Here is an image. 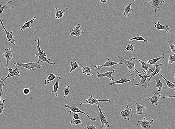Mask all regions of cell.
<instances>
[{"instance_id":"1","label":"cell","mask_w":175,"mask_h":129,"mask_svg":"<svg viewBox=\"0 0 175 129\" xmlns=\"http://www.w3.org/2000/svg\"><path fill=\"white\" fill-rule=\"evenodd\" d=\"M40 39L39 38L37 40H35V42L37 43V46L36 47V49L38 51L37 53H36V57L38 58L39 60H40L41 62H45L48 64H52V65H54L56 64L55 62L53 61L52 62H50V59H48L47 58V55L45 54V53H44L43 51H42L40 48Z\"/></svg>"},{"instance_id":"2","label":"cell","mask_w":175,"mask_h":129,"mask_svg":"<svg viewBox=\"0 0 175 129\" xmlns=\"http://www.w3.org/2000/svg\"><path fill=\"white\" fill-rule=\"evenodd\" d=\"M14 64L15 66H19L26 68L29 71H34L37 68L39 69L42 67V64L39 60L35 62H33L31 61V62L25 63V64L14 63Z\"/></svg>"},{"instance_id":"3","label":"cell","mask_w":175,"mask_h":129,"mask_svg":"<svg viewBox=\"0 0 175 129\" xmlns=\"http://www.w3.org/2000/svg\"><path fill=\"white\" fill-rule=\"evenodd\" d=\"M118 57L121 60L120 62L125 64L127 67L128 69V71L130 74L131 75L134 74H135L134 70L135 71V70L136 69L135 68V64L136 63V59L135 58H132L131 60H125L123 58L120 57L119 56H118Z\"/></svg>"},{"instance_id":"4","label":"cell","mask_w":175,"mask_h":129,"mask_svg":"<svg viewBox=\"0 0 175 129\" xmlns=\"http://www.w3.org/2000/svg\"><path fill=\"white\" fill-rule=\"evenodd\" d=\"M97 105L98 109L100 112V120L101 122V129H107L110 127L109 123L104 114L102 111L100 107V103L99 102L96 103Z\"/></svg>"},{"instance_id":"5","label":"cell","mask_w":175,"mask_h":129,"mask_svg":"<svg viewBox=\"0 0 175 129\" xmlns=\"http://www.w3.org/2000/svg\"><path fill=\"white\" fill-rule=\"evenodd\" d=\"M65 107L70 109V110L69 111V113H70V114H71L72 112L74 113H78H78H81V114H83L86 115V116L89 118V119L91 121V122L95 121L96 120V118H91L88 114H86L85 112L80 110V109L77 107H72V106H69L68 105H65Z\"/></svg>"},{"instance_id":"6","label":"cell","mask_w":175,"mask_h":129,"mask_svg":"<svg viewBox=\"0 0 175 129\" xmlns=\"http://www.w3.org/2000/svg\"><path fill=\"white\" fill-rule=\"evenodd\" d=\"M110 102L111 101L110 100L108 99V98H107L105 100L96 99V98H93V96L92 95L90 96L86 100L85 102L81 103L80 105H81L83 104H90V105H92L96 104L98 102Z\"/></svg>"},{"instance_id":"7","label":"cell","mask_w":175,"mask_h":129,"mask_svg":"<svg viewBox=\"0 0 175 129\" xmlns=\"http://www.w3.org/2000/svg\"><path fill=\"white\" fill-rule=\"evenodd\" d=\"M3 56L6 60V65L5 66V68H7L8 67L9 62L12 60L14 56L11 47H10L8 49H5V52L3 54Z\"/></svg>"},{"instance_id":"8","label":"cell","mask_w":175,"mask_h":129,"mask_svg":"<svg viewBox=\"0 0 175 129\" xmlns=\"http://www.w3.org/2000/svg\"><path fill=\"white\" fill-rule=\"evenodd\" d=\"M162 66V64H158L157 65H156V69L151 74V76L147 79L145 83L143 85L145 89H147V87L149 86L150 83V80L152 78V77L160 73L161 71Z\"/></svg>"},{"instance_id":"9","label":"cell","mask_w":175,"mask_h":129,"mask_svg":"<svg viewBox=\"0 0 175 129\" xmlns=\"http://www.w3.org/2000/svg\"><path fill=\"white\" fill-rule=\"evenodd\" d=\"M81 28L80 24H78L76 26L74 27L73 29L70 30V35L72 36H76L77 37H79L82 35H84V33L81 29Z\"/></svg>"},{"instance_id":"10","label":"cell","mask_w":175,"mask_h":129,"mask_svg":"<svg viewBox=\"0 0 175 129\" xmlns=\"http://www.w3.org/2000/svg\"><path fill=\"white\" fill-rule=\"evenodd\" d=\"M129 105H127L125 109L121 111L120 114L123 118L127 120H129L130 119V118L133 117L132 113V109L129 108Z\"/></svg>"},{"instance_id":"11","label":"cell","mask_w":175,"mask_h":129,"mask_svg":"<svg viewBox=\"0 0 175 129\" xmlns=\"http://www.w3.org/2000/svg\"><path fill=\"white\" fill-rule=\"evenodd\" d=\"M117 64H116L115 66L113 68V70L112 71H108L106 72H105L104 73L101 74L100 73V72H96V75L97 76L98 78H100L101 77H108L109 78V80L111 81H113L114 80V78L112 74L114 72L116 71V70H115Z\"/></svg>"},{"instance_id":"12","label":"cell","mask_w":175,"mask_h":129,"mask_svg":"<svg viewBox=\"0 0 175 129\" xmlns=\"http://www.w3.org/2000/svg\"><path fill=\"white\" fill-rule=\"evenodd\" d=\"M0 23H1V26H2L4 30L5 33H6V38H7L8 41L10 42L11 44L14 45V46H15V40L13 36V31H11L10 32H9V31H8L6 29L5 26H4L2 20H0Z\"/></svg>"},{"instance_id":"13","label":"cell","mask_w":175,"mask_h":129,"mask_svg":"<svg viewBox=\"0 0 175 129\" xmlns=\"http://www.w3.org/2000/svg\"><path fill=\"white\" fill-rule=\"evenodd\" d=\"M135 71L137 72V74L136 75L135 77L133 78V80H134L135 78L137 77V76L138 75L139 76L140 78V80L139 82L138 83L136 84V85H134L135 86H139V85H142V86H143V85H144V84L145 83V82L146 81H147V79L149 78L150 77L148 76V74L147 75H142L141 74V73L139 71L137 70L136 69L135 70Z\"/></svg>"},{"instance_id":"14","label":"cell","mask_w":175,"mask_h":129,"mask_svg":"<svg viewBox=\"0 0 175 129\" xmlns=\"http://www.w3.org/2000/svg\"><path fill=\"white\" fill-rule=\"evenodd\" d=\"M154 122V119H152L151 121H149L146 119L145 117H143L142 120L138 121L137 125H140L143 129H151V125Z\"/></svg>"},{"instance_id":"15","label":"cell","mask_w":175,"mask_h":129,"mask_svg":"<svg viewBox=\"0 0 175 129\" xmlns=\"http://www.w3.org/2000/svg\"><path fill=\"white\" fill-rule=\"evenodd\" d=\"M117 64H123L120 62H115L112 61L109 58L107 60H106L105 63L102 65H95V68L96 69H100L103 67H107L108 68H110V67H112L113 66Z\"/></svg>"},{"instance_id":"16","label":"cell","mask_w":175,"mask_h":129,"mask_svg":"<svg viewBox=\"0 0 175 129\" xmlns=\"http://www.w3.org/2000/svg\"><path fill=\"white\" fill-rule=\"evenodd\" d=\"M147 3H149L152 6L155 13H157V10L161 5L164 3V0H151L150 1H147Z\"/></svg>"},{"instance_id":"17","label":"cell","mask_w":175,"mask_h":129,"mask_svg":"<svg viewBox=\"0 0 175 129\" xmlns=\"http://www.w3.org/2000/svg\"><path fill=\"white\" fill-rule=\"evenodd\" d=\"M161 96V94H160V93H155L152 97L148 98V101L152 105L157 106L158 101Z\"/></svg>"},{"instance_id":"18","label":"cell","mask_w":175,"mask_h":129,"mask_svg":"<svg viewBox=\"0 0 175 129\" xmlns=\"http://www.w3.org/2000/svg\"><path fill=\"white\" fill-rule=\"evenodd\" d=\"M67 7L65 9V10L63 11L61 10L59 8L55 7L54 9V10L56 11V14L55 15V18L56 19L58 20L62 18L63 16L64 15L65 13L68 11L69 9Z\"/></svg>"},{"instance_id":"19","label":"cell","mask_w":175,"mask_h":129,"mask_svg":"<svg viewBox=\"0 0 175 129\" xmlns=\"http://www.w3.org/2000/svg\"><path fill=\"white\" fill-rule=\"evenodd\" d=\"M134 101L135 102V107L136 109V113L137 114L139 115H141L143 114V111L146 110L147 109V107H145V106H142V105L140 104L139 103H138L135 97L134 96Z\"/></svg>"},{"instance_id":"20","label":"cell","mask_w":175,"mask_h":129,"mask_svg":"<svg viewBox=\"0 0 175 129\" xmlns=\"http://www.w3.org/2000/svg\"><path fill=\"white\" fill-rule=\"evenodd\" d=\"M62 78L60 76H57L56 78V82L55 83L53 87V90L52 92V93H54L55 96L57 97L59 96L58 94H57V92L59 87V82L61 81Z\"/></svg>"},{"instance_id":"21","label":"cell","mask_w":175,"mask_h":129,"mask_svg":"<svg viewBox=\"0 0 175 129\" xmlns=\"http://www.w3.org/2000/svg\"><path fill=\"white\" fill-rule=\"evenodd\" d=\"M160 75V73L158 74L153 77L152 78L156 81V87L158 89V92H161L162 90L163 85H164L162 83L161 81L160 78H159Z\"/></svg>"},{"instance_id":"22","label":"cell","mask_w":175,"mask_h":129,"mask_svg":"<svg viewBox=\"0 0 175 129\" xmlns=\"http://www.w3.org/2000/svg\"><path fill=\"white\" fill-rule=\"evenodd\" d=\"M135 0H133L132 2L129 3L127 6L124 9V12L121 15H124L126 17H129L130 16V14L133 12V10L131 8V6Z\"/></svg>"},{"instance_id":"23","label":"cell","mask_w":175,"mask_h":129,"mask_svg":"<svg viewBox=\"0 0 175 129\" xmlns=\"http://www.w3.org/2000/svg\"><path fill=\"white\" fill-rule=\"evenodd\" d=\"M81 67L82 74H85L90 77H93L94 76L93 72L91 70L90 66L84 67L81 64H80Z\"/></svg>"},{"instance_id":"24","label":"cell","mask_w":175,"mask_h":129,"mask_svg":"<svg viewBox=\"0 0 175 129\" xmlns=\"http://www.w3.org/2000/svg\"><path fill=\"white\" fill-rule=\"evenodd\" d=\"M36 18V17H34L31 20L29 21H26L23 26L20 27V30L22 31H25L27 28H31V24L32 23L35 19Z\"/></svg>"},{"instance_id":"25","label":"cell","mask_w":175,"mask_h":129,"mask_svg":"<svg viewBox=\"0 0 175 129\" xmlns=\"http://www.w3.org/2000/svg\"><path fill=\"white\" fill-rule=\"evenodd\" d=\"M155 27L158 30H164L166 33H167L169 31V28L168 25L166 26H163L161 24L160 22L159 21H158L157 23H155Z\"/></svg>"},{"instance_id":"26","label":"cell","mask_w":175,"mask_h":129,"mask_svg":"<svg viewBox=\"0 0 175 129\" xmlns=\"http://www.w3.org/2000/svg\"><path fill=\"white\" fill-rule=\"evenodd\" d=\"M20 76V73L19 71V69H18V68H16L13 70V71L11 73H9L7 76L4 79H3V81H4L5 80H6V79L8 78L14 77V76H17L19 77Z\"/></svg>"},{"instance_id":"27","label":"cell","mask_w":175,"mask_h":129,"mask_svg":"<svg viewBox=\"0 0 175 129\" xmlns=\"http://www.w3.org/2000/svg\"><path fill=\"white\" fill-rule=\"evenodd\" d=\"M57 75L54 74H51L49 75L47 79L44 80V85H46L49 84L51 81H53L56 80V78Z\"/></svg>"},{"instance_id":"28","label":"cell","mask_w":175,"mask_h":129,"mask_svg":"<svg viewBox=\"0 0 175 129\" xmlns=\"http://www.w3.org/2000/svg\"><path fill=\"white\" fill-rule=\"evenodd\" d=\"M131 81V80L130 79L129 80L126 78L121 79L117 80V81H111L110 85H117V84H122L127 82H130Z\"/></svg>"},{"instance_id":"29","label":"cell","mask_w":175,"mask_h":129,"mask_svg":"<svg viewBox=\"0 0 175 129\" xmlns=\"http://www.w3.org/2000/svg\"><path fill=\"white\" fill-rule=\"evenodd\" d=\"M160 75L161 77L165 80L167 86H168V87L173 89V90L175 91V82L172 83L170 82V81H168V80L166 79L160 73Z\"/></svg>"},{"instance_id":"30","label":"cell","mask_w":175,"mask_h":129,"mask_svg":"<svg viewBox=\"0 0 175 129\" xmlns=\"http://www.w3.org/2000/svg\"><path fill=\"white\" fill-rule=\"evenodd\" d=\"M138 61H139V62L141 64L142 68V71L140 72L141 73H142V72H144V71L146 72V71H147V69L150 67V64L147 62V61L143 62L141 60H139Z\"/></svg>"},{"instance_id":"31","label":"cell","mask_w":175,"mask_h":129,"mask_svg":"<svg viewBox=\"0 0 175 129\" xmlns=\"http://www.w3.org/2000/svg\"><path fill=\"white\" fill-rule=\"evenodd\" d=\"M70 67H71V69H70L69 74L71 73L72 72L74 71V70L76 69L78 67H81L80 64H78L77 62L72 61L70 63Z\"/></svg>"},{"instance_id":"32","label":"cell","mask_w":175,"mask_h":129,"mask_svg":"<svg viewBox=\"0 0 175 129\" xmlns=\"http://www.w3.org/2000/svg\"><path fill=\"white\" fill-rule=\"evenodd\" d=\"M164 55H165V54H164L163 55L160 56V57L148 60V61H147V62L149 63V64H150V65H151V64H155V63L157 62L158 60H161V59H164Z\"/></svg>"},{"instance_id":"33","label":"cell","mask_w":175,"mask_h":129,"mask_svg":"<svg viewBox=\"0 0 175 129\" xmlns=\"http://www.w3.org/2000/svg\"><path fill=\"white\" fill-rule=\"evenodd\" d=\"M164 40H165L167 44L169 45V47H170L171 51H172V52H171L172 53H173V52L174 53V55L175 56V45L171 42L169 39H167V38H164Z\"/></svg>"},{"instance_id":"34","label":"cell","mask_w":175,"mask_h":129,"mask_svg":"<svg viewBox=\"0 0 175 129\" xmlns=\"http://www.w3.org/2000/svg\"><path fill=\"white\" fill-rule=\"evenodd\" d=\"M133 40H135L137 41H140L143 42L142 43V44L144 43H147L148 42V41L146 39H145L143 37L140 36H136L132 38L131 39H129V41H132Z\"/></svg>"},{"instance_id":"35","label":"cell","mask_w":175,"mask_h":129,"mask_svg":"<svg viewBox=\"0 0 175 129\" xmlns=\"http://www.w3.org/2000/svg\"><path fill=\"white\" fill-rule=\"evenodd\" d=\"M5 83L3 79H0V100H2V93L3 90V87Z\"/></svg>"},{"instance_id":"36","label":"cell","mask_w":175,"mask_h":129,"mask_svg":"<svg viewBox=\"0 0 175 129\" xmlns=\"http://www.w3.org/2000/svg\"><path fill=\"white\" fill-rule=\"evenodd\" d=\"M149 68V69L148 71H147V72H144L145 74L148 75L151 74L156 69V67L154 66L153 65V64H151V65L150 66Z\"/></svg>"},{"instance_id":"37","label":"cell","mask_w":175,"mask_h":129,"mask_svg":"<svg viewBox=\"0 0 175 129\" xmlns=\"http://www.w3.org/2000/svg\"><path fill=\"white\" fill-rule=\"evenodd\" d=\"M11 3H12V1H8V2L5 4L3 6H1V5H0V15H1V14H2V12H3V11L4 10L5 8H8V9H12V8H8V7H6V6L8 4Z\"/></svg>"},{"instance_id":"38","label":"cell","mask_w":175,"mask_h":129,"mask_svg":"<svg viewBox=\"0 0 175 129\" xmlns=\"http://www.w3.org/2000/svg\"><path fill=\"white\" fill-rule=\"evenodd\" d=\"M5 101V99H4L3 100H0V114L3 113V112H4Z\"/></svg>"},{"instance_id":"39","label":"cell","mask_w":175,"mask_h":129,"mask_svg":"<svg viewBox=\"0 0 175 129\" xmlns=\"http://www.w3.org/2000/svg\"><path fill=\"white\" fill-rule=\"evenodd\" d=\"M63 92H64L65 95L64 97H66L70 93V86L69 85H66L64 89Z\"/></svg>"},{"instance_id":"40","label":"cell","mask_w":175,"mask_h":129,"mask_svg":"<svg viewBox=\"0 0 175 129\" xmlns=\"http://www.w3.org/2000/svg\"><path fill=\"white\" fill-rule=\"evenodd\" d=\"M70 123L72 125H77L79 124H82L83 123L80 119H72V120L70 121Z\"/></svg>"},{"instance_id":"41","label":"cell","mask_w":175,"mask_h":129,"mask_svg":"<svg viewBox=\"0 0 175 129\" xmlns=\"http://www.w3.org/2000/svg\"><path fill=\"white\" fill-rule=\"evenodd\" d=\"M174 62H175V56L171 54L169 55V58H168V64H173Z\"/></svg>"},{"instance_id":"42","label":"cell","mask_w":175,"mask_h":129,"mask_svg":"<svg viewBox=\"0 0 175 129\" xmlns=\"http://www.w3.org/2000/svg\"><path fill=\"white\" fill-rule=\"evenodd\" d=\"M125 49L126 51L132 52L134 51V47L132 44H129L128 45L125 47Z\"/></svg>"},{"instance_id":"43","label":"cell","mask_w":175,"mask_h":129,"mask_svg":"<svg viewBox=\"0 0 175 129\" xmlns=\"http://www.w3.org/2000/svg\"><path fill=\"white\" fill-rule=\"evenodd\" d=\"M23 92L25 95H28L30 93V89L28 88H25L23 89Z\"/></svg>"},{"instance_id":"44","label":"cell","mask_w":175,"mask_h":129,"mask_svg":"<svg viewBox=\"0 0 175 129\" xmlns=\"http://www.w3.org/2000/svg\"><path fill=\"white\" fill-rule=\"evenodd\" d=\"M73 118L75 119H80V117H79V114L78 113H74L73 115Z\"/></svg>"},{"instance_id":"45","label":"cell","mask_w":175,"mask_h":129,"mask_svg":"<svg viewBox=\"0 0 175 129\" xmlns=\"http://www.w3.org/2000/svg\"><path fill=\"white\" fill-rule=\"evenodd\" d=\"M87 129H97L94 124L92 125H88L87 126Z\"/></svg>"},{"instance_id":"46","label":"cell","mask_w":175,"mask_h":129,"mask_svg":"<svg viewBox=\"0 0 175 129\" xmlns=\"http://www.w3.org/2000/svg\"><path fill=\"white\" fill-rule=\"evenodd\" d=\"M175 98V96H164L163 97V98Z\"/></svg>"},{"instance_id":"47","label":"cell","mask_w":175,"mask_h":129,"mask_svg":"<svg viewBox=\"0 0 175 129\" xmlns=\"http://www.w3.org/2000/svg\"><path fill=\"white\" fill-rule=\"evenodd\" d=\"M13 69L12 68H9L8 69V72L9 73H11L13 71Z\"/></svg>"},{"instance_id":"48","label":"cell","mask_w":175,"mask_h":129,"mask_svg":"<svg viewBox=\"0 0 175 129\" xmlns=\"http://www.w3.org/2000/svg\"><path fill=\"white\" fill-rule=\"evenodd\" d=\"M100 1L101 2L100 3H105L107 2L108 0H100Z\"/></svg>"},{"instance_id":"49","label":"cell","mask_w":175,"mask_h":129,"mask_svg":"<svg viewBox=\"0 0 175 129\" xmlns=\"http://www.w3.org/2000/svg\"><path fill=\"white\" fill-rule=\"evenodd\" d=\"M174 79L175 80V73H174Z\"/></svg>"},{"instance_id":"50","label":"cell","mask_w":175,"mask_h":129,"mask_svg":"<svg viewBox=\"0 0 175 129\" xmlns=\"http://www.w3.org/2000/svg\"></svg>"}]
</instances>
